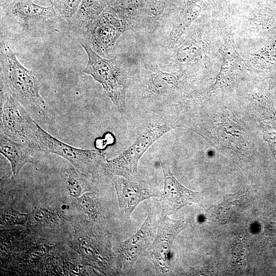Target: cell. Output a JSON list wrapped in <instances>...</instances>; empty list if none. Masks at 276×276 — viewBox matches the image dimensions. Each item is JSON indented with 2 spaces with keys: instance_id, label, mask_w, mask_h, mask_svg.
Here are the masks:
<instances>
[{
  "instance_id": "8fae6325",
  "label": "cell",
  "mask_w": 276,
  "mask_h": 276,
  "mask_svg": "<svg viewBox=\"0 0 276 276\" xmlns=\"http://www.w3.org/2000/svg\"><path fill=\"white\" fill-rule=\"evenodd\" d=\"M159 160L164 176V188L160 198L164 215L175 214L184 206L198 202L199 193L181 185L173 174L169 166L160 158Z\"/></svg>"
},
{
  "instance_id": "9c48e42d",
  "label": "cell",
  "mask_w": 276,
  "mask_h": 276,
  "mask_svg": "<svg viewBox=\"0 0 276 276\" xmlns=\"http://www.w3.org/2000/svg\"><path fill=\"white\" fill-rule=\"evenodd\" d=\"M112 176L120 213L126 219H130L136 207L142 202L161 196L162 193L150 181Z\"/></svg>"
},
{
  "instance_id": "52a82bcc",
  "label": "cell",
  "mask_w": 276,
  "mask_h": 276,
  "mask_svg": "<svg viewBox=\"0 0 276 276\" xmlns=\"http://www.w3.org/2000/svg\"><path fill=\"white\" fill-rule=\"evenodd\" d=\"M186 226L183 221L167 215L159 220L151 249L147 252L154 265L155 275H174L171 263V247L177 236Z\"/></svg>"
},
{
  "instance_id": "6da1fadb",
  "label": "cell",
  "mask_w": 276,
  "mask_h": 276,
  "mask_svg": "<svg viewBox=\"0 0 276 276\" xmlns=\"http://www.w3.org/2000/svg\"><path fill=\"white\" fill-rule=\"evenodd\" d=\"M1 96L9 95L37 119L49 116L47 104L40 94V84L32 71L18 61L14 53L1 37Z\"/></svg>"
},
{
  "instance_id": "277c9868",
  "label": "cell",
  "mask_w": 276,
  "mask_h": 276,
  "mask_svg": "<svg viewBox=\"0 0 276 276\" xmlns=\"http://www.w3.org/2000/svg\"><path fill=\"white\" fill-rule=\"evenodd\" d=\"M152 121L131 145L118 156L105 160L102 167L111 175L129 180L137 179V166L141 157L156 140L175 128L163 120Z\"/></svg>"
},
{
  "instance_id": "7c38bea8",
  "label": "cell",
  "mask_w": 276,
  "mask_h": 276,
  "mask_svg": "<svg viewBox=\"0 0 276 276\" xmlns=\"http://www.w3.org/2000/svg\"><path fill=\"white\" fill-rule=\"evenodd\" d=\"M106 7V0H82L76 12L67 23L70 30L87 42L91 26Z\"/></svg>"
},
{
  "instance_id": "ba28073f",
  "label": "cell",
  "mask_w": 276,
  "mask_h": 276,
  "mask_svg": "<svg viewBox=\"0 0 276 276\" xmlns=\"http://www.w3.org/2000/svg\"><path fill=\"white\" fill-rule=\"evenodd\" d=\"M128 30L130 29L125 22L112 8L106 6L91 26L86 42L103 57L109 54L119 37Z\"/></svg>"
},
{
  "instance_id": "4fadbf2b",
  "label": "cell",
  "mask_w": 276,
  "mask_h": 276,
  "mask_svg": "<svg viewBox=\"0 0 276 276\" xmlns=\"http://www.w3.org/2000/svg\"><path fill=\"white\" fill-rule=\"evenodd\" d=\"M29 149L27 145L1 133L0 152L10 162L13 176H17L26 164L34 163Z\"/></svg>"
},
{
  "instance_id": "5b68a950",
  "label": "cell",
  "mask_w": 276,
  "mask_h": 276,
  "mask_svg": "<svg viewBox=\"0 0 276 276\" xmlns=\"http://www.w3.org/2000/svg\"><path fill=\"white\" fill-rule=\"evenodd\" d=\"M31 149L58 155L85 174L93 173L105 160L100 150L74 147L54 137L38 124Z\"/></svg>"
},
{
  "instance_id": "7a4b0ae2",
  "label": "cell",
  "mask_w": 276,
  "mask_h": 276,
  "mask_svg": "<svg viewBox=\"0 0 276 276\" xmlns=\"http://www.w3.org/2000/svg\"><path fill=\"white\" fill-rule=\"evenodd\" d=\"M64 21L52 6L43 7L32 0H17L1 7V33L10 37H40Z\"/></svg>"
},
{
  "instance_id": "2e32d148",
  "label": "cell",
  "mask_w": 276,
  "mask_h": 276,
  "mask_svg": "<svg viewBox=\"0 0 276 276\" xmlns=\"http://www.w3.org/2000/svg\"><path fill=\"white\" fill-rule=\"evenodd\" d=\"M78 205L80 210L91 220L96 221L99 213L91 194H83L78 199Z\"/></svg>"
},
{
  "instance_id": "ac0fdd59",
  "label": "cell",
  "mask_w": 276,
  "mask_h": 276,
  "mask_svg": "<svg viewBox=\"0 0 276 276\" xmlns=\"http://www.w3.org/2000/svg\"><path fill=\"white\" fill-rule=\"evenodd\" d=\"M51 213L43 209L37 210L34 214L35 220L41 222H47L51 218Z\"/></svg>"
},
{
  "instance_id": "d6986e66",
  "label": "cell",
  "mask_w": 276,
  "mask_h": 276,
  "mask_svg": "<svg viewBox=\"0 0 276 276\" xmlns=\"http://www.w3.org/2000/svg\"><path fill=\"white\" fill-rule=\"evenodd\" d=\"M17 0H0V6H4L10 4Z\"/></svg>"
},
{
  "instance_id": "3957f363",
  "label": "cell",
  "mask_w": 276,
  "mask_h": 276,
  "mask_svg": "<svg viewBox=\"0 0 276 276\" xmlns=\"http://www.w3.org/2000/svg\"><path fill=\"white\" fill-rule=\"evenodd\" d=\"M88 61L83 73L91 76L102 86L106 94L122 114L126 113V95L133 62L116 56L106 59L97 53L87 42H82Z\"/></svg>"
},
{
  "instance_id": "8992f818",
  "label": "cell",
  "mask_w": 276,
  "mask_h": 276,
  "mask_svg": "<svg viewBox=\"0 0 276 276\" xmlns=\"http://www.w3.org/2000/svg\"><path fill=\"white\" fill-rule=\"evenodd\" d=\"M1 133L31 149L38 124L30 113L9 95L1 96Z\"/></svg>"
},
{
  "instance_id": "9a60e30c",
  "label": "cell",
  "mask_w": 276,
  "mask_h": 276,
  "mask_svg": "<svg viewBox=\"0 0 276 276\" xmlns=\"http://www.w3.org/2000/svg\"><path fill=\"white\" fill-rule=\"evenodd\" d=\"M67 24L76 12L82 0H48Z\"/></svg>"
},
{
  "instance_id": "e0dca14e",
  "label": "cell",
  "mask_w": 276,
  "mask_h": 276,
  "mask_svg": "<svg viewBox=\"0 0 276 276\" xmlns=\"http://www.w3.org/2000/svg\"><path fill=\"white\" fill-rule=\"evenodd\" d=\"M28 220L26 214L10 208L2 213L1 224L5 225H24Z\"/></svg>"
},
{
  "instance_id": "30bf717a",
  "label": "cell",
  "mask_w": 276,
  "mask_h": 276,
  "mask_svg": "<svg viewBox=\"0 0 276 276\" xmlns=\"http://www.w3.org/2000/svg\"><path fill=\"white\" fill-rule=\"evenodd\" d=\"M158 221L149 211L137 231L121 243L120 257L125 273L130 272L138 258L150 247L156 234Z\"/></svg>"
},
{
  "instance_id": "5bb4252c",
  "label": "cell",
  "mask_w": 276,
  "mask_h": 276,
  "mask_svg": "<svg viewBox=\"0 0 276 276\" xmlns=\"http://www.w3.org/2000/svg\"><path fill=\"white\" fill-rule=\"evenodd\" d=\"M62 178L69 195L79 198L83 194V181L75 170L71 169L64 171L62 174Z\"/></svg>"
}]
</instances>
